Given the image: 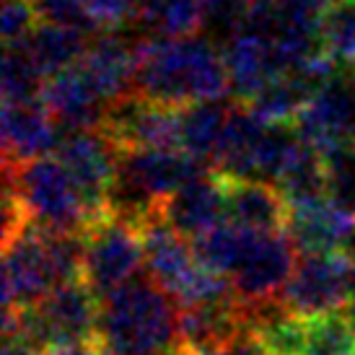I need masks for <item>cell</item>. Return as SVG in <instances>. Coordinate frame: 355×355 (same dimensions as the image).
I'll list each match as a JSON object with an SVG mask.
<instances>
[{
  "mask_svg": "<svg viewBox=\"0 0 355 355\" xmlns=\"http://www.w3.org/2000/svg\"><path fill=\"white\" fill-rule=\"evenodd\" d=\"M166 107H192L223 101L231 94L223 52L200 37L184 40H138L135 91Z\"/></svg>",
  "mask_w": 355,
  "mask_h": 355,
  "instance_id": "1",
  "label": "cell"
},
{
  "mask_svg": "<svg viewBox=\"0 0 355 355\" xmlns=\"http://www.w3.org/2000/svg\"><path fill=\"white\" fill-rule=\"evenodd\" d=\"M99 355H168L179 350V304L150 275L99 304Z\"/></svg>",
  "mask_w": 355,
  "mask_h": 355,
  "instance_id": "2",
  "label": "cell"
},
{
  "mask_svg": "<svg viewBox=\"0 0 355 355\" xmlns=\"http://www.w3.org/2000/svg\"><path fill=\"white\" fill-rule=\"evenodd\" d=\"M3 184L16 192L29 220L44 231L83 236V231L94 223L78 184L55 153L19 166L3 164Z\"/></svg>",
  "mask_w": 355,
  "mask_h": 355,
  "instance_id": "3",
  "label": "cell"
},
{
  "mask_svg": "<svg viewBox=\"0 0 355 355\" xmlns=\"http://www.w3.org/2000/svg\"><path fill=\"white\" fill-rule=\"evenodd\" d=\"M146 247V270L158 286L179 304V309L236 296L231 280L207 270L195 254V247L166 223L164 216L140 226Z\"/></svg>",
  "mask_w": 355,
  "mask_h": 355,
  "instance_id": "4",
  "label": "cell"
},
{
  "mask_svg": "<svg viewBox=\"0 0 355 355\" xmlns=\"http://www.w3.org/2000/svg\"><path fill=\"white\" fill-rule=\"evenodd\" d=\"M140 267H146L140 226L109 210L83 231V280L99 301L138 280Z\"/></svg>",
  "mask_w": 355,
  "mask_h": 355,
  "instance_id": "5",
  "label": "cell"
},
{
  "mask_svg": "<svg viewBox=\"0 0 355 355\" xmlns=\"http://www.w3.org/2000/svg\"><path fill=\"white\" fill-rule=\"evenodd\" d=\"M353 293L355 262L347 252L301 254L280 296V304L291 314L311 319V316L343 311V306H350Z\"/></svg>",
  "mask_w": 355,
  "mask_h": 355,
  "instance_id": "6",
  "label": "cell"
},
{
  "mask_svg": "<svg viewBox=\"0 0 355 355\" xmlns=\"http://www.w3.org/2000/svg\"><path fill=\"white\" fill-rule=\"evenodd\" d=\"M58 286L50 231L29 223L13 239L3 241V311H21L40 304Z\"/></svg>",
  "mask_w": 355,
  "mask_h": 355,
  "instance_id": "7",
  "label": "cell"
},
{
  "mask_svg": "<svg viewBox=\"0 0 355 355\" xmlns=\"http://www.w3.org/2000/svg\"><path fill=\"white\" fill-rule=\"evenodd\" d=\"M298 249L288 234H257L249 231L244 254L231 272V288L244 306L280 301L288 280L296 270Z\"/></svg>",
  "mask_w": 355,
  "mask_h": 355,
  "instance_id": "8",
  "label": "cell"
},
{
  "mask_svg": "<svg viewBox=\"0 0 355 355\" xmlns=\"http://www.w3.org/2000/svg\"><path fill=\"white\" fill-rule=\"evenodd\" d=\"M55 156L78 184L94 220L107 216L112 187L117 182L119 156H122L117 146L101 130H78V132H62Z\"/></svg>",
  "mask_w": 355,
  "mask_h": 355,
  "instance_id": "9",
  "label": "cell"
},
{
  "mask_svg": "<svg viewBox=\"0 0 355 355\" xmlns=\"http://www.w3.org/2000/svg\"><path fill=\"white\" fill-rule=\"evenodd\" d=\"M119 153L130 150H182L179 148V109L130 94L107 109L101 122Z\"/></svg>",
  "mask_w": 355,
  "mask_h": 355,
  "instance_id": "10",
  "label": "cell"
},
{
  "mask_svg": "<svg viewBox=\"0 0 355 355\" xmlns=\"http://www.w3.org/2000/svg\"><path fill=\"white\" fill-rule=\"evenodd\" d=\"M293 130L319 156L355 146V89L353 80L332 78L298 112Z\"/></svg>",
  "mask_w": 355,
  "mask_h": 355,
  "instance_id": "11",
  "label": "cell"
},
{
  "mask_svg": "<svg viewBox=\"0 0 355 355\" xmlns=\"http://www.w3.org/2000/svg\"><path fill=\"white\" fill-rule=\"evenodd\" d=\"M244 337L249 324L236 296L179 309V350L187 355H216Z\"/></svg>",
  "mask_w": 355,
  "mask_h": 355,
  "instance_id": "12",
  "label": "cell"
},
{
  "mask_svg": "<svg viewBox=\"0 0 355 355\" xmlns=\"http://www.w3.org/2000/svg\"><path fill=\"white\" fill-rule=\"evenodd\" d=\"M223 60L234 104L249 107L277 76H283V65L272 40L252 29L239 31L236 37L226 42Z\"/></svg>",
  "mask_w": 355,
  "mask_h": 355,
  "instance_id": "13",
  "label": "cell"
},
{
  "mask_svg": "<svg viewBox=\"0 0 355 355\" xmlns=\"http://www.w3.org/2000/svg\"><path fill=\"white\" fill-rule=\"evenodd\" d=\"M3 164L19 166L42 156H52L60 143V128L50 109L40 101L3 104Z\"/></svg>",
  "mask_w": 355,
  "mask_h": 355,
  "instance_id": "14",
  "label": "cell"
},
{
  "mask_svg": "<svg viewBox=\"0 0 355 355\" xmlns=\"http://www.w3.org/2000/svg\"><path fill=\"white\" fill-rule=\"evenodd\" d=\"M42 99L62 132L99 130L109 109L80 62L47 78Z\"/></svg>",
  "mask_w": 355,
  "mask_h": 355,
  "instance_id": "15",
  "label": "cell"
},
{
  "mask_svg": "<svg viewBox=\"0 0 355 355\" xmlns=\"http://www.w3.org/2000/svg\"><path fill=\"white\" fill-rule=\"evenodd\" d=\"M220 177V174H218ZM223 179L226 220L257 234H288L291 205L275 184L262 179Z\"/></svg>",
  "mask_w": 355,
  "mask_h": 355,
  "instance_id": "16",
  "label": "cell"
},
{
  "mask_svg": "<svg viewBox=\"0 0 355 355\" xmlns=\"http://www.w3.org/2000/svg\"><path fill=\"white\" fill-rule=\"evenodd\" d=\"M355 218L327 198L291 205L288 236L301 254H332L345 252L353 236Z\"/></svg>",
  "mask_w": 355,
  "mask_h": 355,
  "instance_id": "17",
  "label": "cell"
},
{
  "mask_svg": "<svg viewBox=\"0 0 355 355\" xmlns=\"http://www.w3.org/2000/svg\"><path fill=\"white\" fill-rule=\"evenodd\" d=\"M164 218L182 239L198 241L220 223H226L223 179L216 171L192 179L164 205Z\"/></svg>",
  "mask_w": 355,
  "mask_h": 355,
  "instance_id": "18",
  "label": "cell"
},
{
  "mask_svg": "<svg viewBox=\"0 0 355 355\" xmlns=\"http://www.w3.org/2000/svg\"><path fill=\"white\" fill-rule=\"evenodd\" d=\"M101 99L109 107L135 91V68H138V42L122 40L114 34H101L91 40L86 58L80 60Z\"/></svg>",
  "mask_w": 355,
  "mask_h": 355,
  "instance_id": "19",
  "label": "cell"
},
{
  "mask_svg": "<svg viewBox=\"0 0 355 355\" xmlns=\"http://www.w3.org/2000/svg\"><path fill=\"white\" fill-rule=\"evenodd\" d=\"M231 107L234 104L205 101L179 109V148L200 161L202 166H213Z\"/></svg>",
  "mask_w": 355,
  "mask_h": 355,
  "instance_id": "20",
  "label": "cell"
},
{
  "mask_svg": "<svg viewBox=\"0 0 355 355\" xmlns=\"http://www.w3.org/2000/svg\"><path fill=\"white\" fill-rule=\"evenodd\" d=\"M135 21L150 37H198L207 21V0H135Z\"/></svg>",
  "mask_w": 355,
  "mask_h": 355,
  "instance_id": "21",
  "label": "cell"
},
{
  "mask_svg": "<svg viewBox=\"0 0 355 355\" xmlns=\"http://www.w3.org/2000/svg\"><path fill=\"white\" fill-rule=\"evenodd\" d=\"M272 184L288 200V205H298L306 200H316L327 195L324 161L309 143L298 138L288 150L283 166L277 168Z\"/></svg>",
  "mask_w": 355,
  "mask_h": 355,
  "instance_id": "22",
  "label": "cell"
},
{
  "mask_svg": "<svg viewBox=\"0 0 355 355\" xmlns=\"http://www.w3.org/2000/svg\"><path fill=\"white\" fill-rule=\"evenodd\" d=\"M319 50L340 78L355 80V0H335L324 10Z\"/></svg>",
  "mask_w": 355,
  "mask_h": 355,
  "instance_id": "23",
  "label": "cell"
},
{
  "mask_svg": "<svg viewBox=\"0 0 355 355\" xmlns=\"http://www.w3.org/2000/svg\"><path fill=\"white\" fill-rule=\"evenodd\" d=\"M89 34L78 29H65V26H52V24H40L31 40L24 44L34 62L40 65L44 78H52L62 70L78 65L86 58L91 40Z\"/></svg>",
  "mask_w": 355,
  "mask_h": 355,
  "instance_id": "24",
  "label": "cell"
},
{
  "mask_svg": "<svg viewBox=\"0 0 355 355\" xmlns=\"http://www.w3.org/2000/svg\"><path fill=\"white\" fill-rule=\"evenodd\" d=\"M301 355H355V324L350 314H332L306 319Z\"/></svg>",
  "mask_w": 355,
  "mask_h": 355,
  "instance_id": "25",
  "label": "cell"
},
{
  "mask_svg": "<svg viewBox=\"0 0 355 355\" xmlns=\"http://www.w3.org/2000/svg\"><path fill=\"white\" fill-rule=\"evenodd\" d=\"M44 73L26 47H6L3 58V104L40 101L44 94Z\"/></svg>",
  "mask_w": 355,
  "mask_h": 355,
  "instance_id": "26",
  "label": "cell"
},
{
  "mask_svg": "<svg viewBox=\"0 0 355 355\" xmlns=\"http://www.w3.org/2000/svg\"><path fill=\"white\" fill-rule=\"evenodd\" d=\"M247 234L244 228H236L234 223H220L218 228H213L210 234H205L202 239L192 241L195 254L207 270H213L218 275L231 277V272L236 270L239 259L244 254V244H247Z\"/></svg>",
  "mask_w": 355,
  "mask_h": 355,
  "instance_id": "27",
  "label": "cell"
},
{
  "mask_svg": "<svg viewBox=\"0 0 355 355\" xmlns=\"http://www.w3.org/2000/svg\"><path fill=\"white\" fill-rule=\"evenodd\" d=\"M327 174V198L355 218V146L322 156Z\"/></svg>",
  "mask_w": 355,
  "mask_h": 355,
  "instance_id": "28",
  "label": "cell"
},
{
  "mask_svg": "<svg viewBox=\"0 0 355 355\" xmlns=\"http://www.w3.org/2000/svg\"><path fill=\"white\" fill-rule=\"evenodd\" d=\"M3 44L6 47H24L31 34L40 26V16L31 0H3Z\"/></svg>",
  "mask_w": 355,
  "mask_h": 355,
  "instance_id": "29",
  "label": "cell"
},
{
  "mask_svg": "<svg viewBox=\"0 0 355 355\" xmlns=\"http://www.w3.org/2000/svg\"><path fill=\"white\" fill-rule=\"evenodd\" d=\"M37 16L42 24H52V26H65V29H78L83 34H91L94 24L86 16V10L80 6V0H31Z\"/></svg>",
  "mask_w": 355,
  "mask_h": 355,
  "instance_id": "30",
  "label": "cell"
},
{
  "mask_svg": "<svg viewBox=\"0 0 355 355\" xmlns=\"http://www.w3.org/2000/svg\"><path fill=\"white\" fill-rule=\"evenodd\" d=\"M80 6L101 34H114L135 19V0H80Z\"/></svg>",
  "mask_w": 355,
  "mask_h": 355,
  "instance_id": "31",
  "label": "cell"
},
{
  "mask_svg": "<svg viewBox=\"0 0 355 355\" xmlns=\"http://www.w3.org/2000/svg\"><path fill=\"white\" fill-rule=\"evenodd\" d=\"M216 355H270V353H265L252 337H244V340H239V343H234V345L223 347V350Z\"/></svg>",
  "mask_w": 355,
  "mask_h": 355,
  "instance_id": "32",
  "label": "cell"
},
{
  "mask_svg": "<svg viewBox=\"0 0 355 355\" xmlns=\"http://www.w3.org/2000/svg\"><path fill=\"white\" fill-rule=\"evenodd\" d=\"M3 355H44V353H40V350L34 345H29V343H24L21 337H6Z\"/></svg>",
  "mask_w": 355,
  "mask_h": 355,
  "instance_id": "33",
  "label": "cell"
},
{
  "mask_svg": "<svg viewBox=\"0 0 355 355\" xmlns=\"http://www.w3.org/2000/svg\"><path fill=\"white\" fill-rule=\"evenodd\" d=\"M52 355H99V350L94 345H80V347H65V350H58Z\"/></svg>",
  "mask_w": 355,
  "mask_h": 355,
  "instance_id": "34",
  "label": "cell"
},
{
  "mask_svg": "<svg viewBox=\"0 0 355 355\" xmlns=\"http://www.w3.org/2000/svg\"><path fill=\"white\" fill-rule=\"evenodd\" d=\"M347 254L353 257V262H355V228H353V236H350V241H347V249H345Z\"/></svg>",
  "mask_w": 355,
  "mask_h": 355,
  "instance_id": "35",
  "label": "cell"
},
{
  "mask_svg": "<svg viewBox=\"0 0 355 355\" xmlns=\"http://www.w3.org/2000/svg\"><path fill=\"white\" fill-rule=\"evenodd\" d=\"M168 355H187L184 350H174V353H168Z\"/></svg>",
  "mask_w": 355,
  "mask_h": 355,
  "instance_id": "36",
  "label": "cell"
},
{
  "mask_svg": "<svg viewBox=\"0 0 355 355\" xmlns=\"http://www.w3.org/2000/svg\"><path fill=\"white\" fill-rule=\"evenodd\" d=\"M210 3H213V0H207V6H210Z\"/></svg>",
  "mask_w": 355,
  "mask_h": 355,
  "instance_id": "37",
  "label": "cell"
}]
</instances>
